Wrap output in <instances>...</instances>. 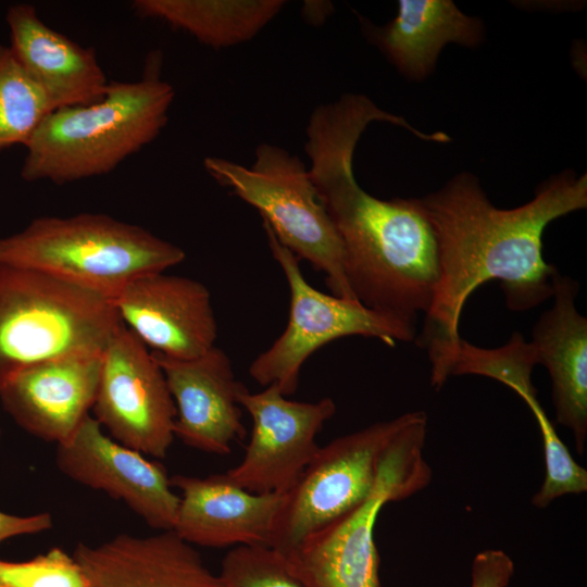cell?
Listing matches in <instances>:
<instances>
[{
    "label": "cell",
    "instance_id": "cell-1",
    "mask_svg": "<svg viewBox=\"0 0 587 587\" xmlns=\"http://www.w3.org/2000/svg\"><path fill=\"white\" fill-rule=\"evenodd\" d=\"M421 201L437 241L439 280L419 342L428 351L430 378L438 379L462 339V311L476 288L498 279L515 312L552 297L558 268L544 259L542 234L553 220L587 207V176L564 171L529 202L499 209L463 172Z\"/></svg>",
    "mask_w": 587,
    "mask_h": 587
},
{
    "label": "cell",
    "instance_id": "cell-2",
    "mask_svg": "<svg viewBox=\"0 0 587 587\" xmlns=\"http://www.w3.org/2000/svg\"><path fill=\"white\" fill-rule=\"evenodd\" d=\"M380 110L344 93L316 107L307 125L308 173L342 246L344 271L358 302L415 326L439 280L438 248L421 199H378L357 183L352 160Z\"/></svg>",
    "mask_w": 587,
    "mask_h": 587
},
{
    "label": "cell",
    "instance_id": "cell-3",
    "mask_svg": "<svg viewBox=\"0 0 587 587\" xmlns=\"http://www.w3.org/2000/svg\"><path fill=\"white\" fill-rule=\"evenodd\" d=\"M159 50L132 82L110 80L102 99L48 114L24 146L21 177L66 184L105 175L151 143L168 121L173 86L162 78Z\"/></svg>",
    "mask_w": 587,
    "mask_h": 587
},
{
    "label": "cell",
    "instance_id": "cell-4",
    "mask_svg": "<svg viewBox=\"0 0 587 587\" xmlns=\"http://www.w3.org/2000/svg\"><path fill=\"white\" fill-rule=\"evenodd\" d=\"M184 260L178 246L102 213L41 216L0 237V266L39 271L110 300L136 278Z\"/></svg>",
    "mask_w": 587,
    "mask_h": 587
},
{
    "label": "cell",
    "instance_id": "cell-5",
    "mask_svg": "<svg viewBox=\"0 0 587 587\" xmlns=\"http://www.w3.org/2000/svg\"><path fill=\"white\" fill-rule=\"evenodd\" d=\"M122 324L101 295L39 271L0 266V388L36 364L102 353Z\"/></svg>",
    "mask_w": 587,
    "mask_h": 587
},
{
    "label": "cell",
    "instance_id": "cell-6",
    "mask_svg": "<svg viewBox=\"0 0 587 587\" xmlns=\"http://www.w3.org/2000/svg\"><path fill=\"white\" fill-rule=\"evenodd\" d=\"M427 424L423 411L404 413L371 496L280 554L303 587H382L375 524L385 504L407 499L429 484L432 470L423 453Z\"/></svg>",
    "mask_w": 587,
    "mask_h": 587
},
{
    "label": "cell",
    "instance_id": "cell-7",
    "mask_svg": "<svg viewBox=\"0 0 587 587\" xmlns=\"http://www.w3.org/2000/svg\"><path fill=\"white\" fill-rule=\"evenodd\" d=\"M203 166L216 183L255 208L298 260L323 272L334 296L357 301L345 275L340 238L299 157L264 142L255 148L250 167L217 157H207Z\"/></svg>",
    "mask_w": 587,
    "mask_h": 587
},
{
    "label": "cell",
    "instance_id": "cell-8",
    "mask_svg": "<svg viewBox=\"0 0 587 587\" xmlns=\"http://www.w3.org/2000/svg\"><path fill=\"white\" fill-rule=\"evenodd\" d=\"M267 243L290 290L286 328L272 346L259 354L249 375L261 386L276 385L287 397L296 392L307 359L324 345L342 337L377 338L387 346L415 338V326L369 309L358 301L326 295L304 278L298 258L263 222Z\"/></svg>",
    "mask_w": 587,
    "mask_h": 587
},
{
    "label": "cell",
    "instance_id": "cell-9",
    "mask_svg": "<svg viewBox=\"0 0 587 587\" xmlns=\"http://www.w3.org/2000/svg\"><path fill=\"white\" fill-rule=\"evenodd\" d=\"M403 414L340 436L320 447L283 496L268 547L286 555L305 538L366 500Z\"/></svg>",
    "mask_w": 587,
    "mask_h": 587
},
{
    "label": "cell",
    "instance_id": "cell-10",
    "mask_svg": "<svg viewBox=\"0 0 587 587\" xmlns=\"http://www.w3.org/2000/svg\"><path fill=\"white\" fill-rule=\"evenodd\" d=\"M93 417L117 442L155 459L172 446L176 407L148 347L124 324L102 352Z\"/></svg>",
    "mask_w": 587,
    "mask_h": 587
},
{
    "label": "cell",
    "instance_id": "cell-11",
    "mask_svg": "<svg viewBox=\"0 0 587 587\" xmlns=\"http://www.w3.org/2000/svg\"><path fill=\"white\" fill-rule=\"evenodd\" d=\"M238 403L251 415L252 432L243 459L225 474L253 494H286L317 452L316 435L336 413V403L328 397L289 400L276 385L254 394L246 387Z\"/></svg>",
    "mask_w": 587,
    "mask_h": 587
},
{
    "label": "cell",
    "instance_id": "cell-12",
    "mask_svg": "<svg viewBox=\"0 0 587 587\" xmlns=\"http://www.w3.org/2000/svg\"><path fill=\"white\" fill-rule=\"evenodd\" d=\"M55 464L70 479L122 500L150 527L173 529L179 496L165 467L108 436L93 416L57 445Z\"/></svg>",
    "mask_w": 587,
    "mask_h": 587
},
{
    "label": "cell",
    "instance_id": "cell-13",
    "mask_svg": "<svg viewBox=\"0 0 587 587\" xmlns=\"http://www.w3.org/2000/svg\"><path fill=\"white\" fill-rule=\"evenodd\" d=\"M112 303L123 324L154 352L191 359L215 346L211 295L196 279L148 274L127 284Z\"/></svg>",
    "mask_w": 587,
    "mask_h": 587
},
{
    "label": "cell",
    "instance_id": "cell-14",
    "mask_svg": "<svg viewBox=\"0 0 587 587\" xmlns=\"http://www.w3.org/2000/svg\"><path fill=\"white\" fill-rule=\"evenodd\" d=\"M152 353L176 407L175 437L203 452L230 453L232 444L246 437L238 403L246 386L228 355L215 346L191 359Z\"/></svg>",
    "mask_w": 587,
    "mask_h": 587
},
{
    "label": "cell",
    "instance_id": "cell-15",
    "mask_svg": "<svg viewBox=\"0 0 587 587\" xmlns=\"http://www.w3.org/2000/svg\"><path fill=\"white\" fill-rule=\"evenodd\" d=\"M102 353L70 355L30 366L0 388L3 409L28 434L60 445L92 410Z\"/></svg>",
    "mask_w": 587,
    "mask_h": 587
},
{
    "label": "cell",
    "instance_id": "cell-16",
    "mask_svg": "<svg viewBox=\"0 0 587 587\" xmlns=\"http://www.w3.org/2000/svg\"><path fill=\"white\" fill-rule=\"evenodd\" d=\"M180 490L173 529L190 545L208 548L267 546L284 494H253L226 474L205 477L176 474Z\"/></svg>",
    "mask_w": 587,
    "mask_h": 587
},
{
    "label": "cell",
    "instance_id": "cell-17",
    "mask_svg": "<svg viewBox=\"0 0 587 587\" xmlns=\"http://www.w3.org/2000/svg\"><path fill=\"white\" fill-rule=\"evenodd\" d=\"M73 557L90 587H225L174 530L118 534L99 545L79 542Z\"/></svg>",
    "mask_w": 587,
    "mask_h": 587
},
{
    "label": "cell",
    "instance_id": "cell-18",
    "mask_svg": "<svg viewBox=\"0 0 587 587\" xmlns=\"http://www.w3.org/2000/svg\"><path fill=\"white\" fill-rule=\"evenodd\" d=\"M10 48L47 96L53 111L102 99L110 80L95 49L48 26L32 4L9 7Z\"/></svg>",
    "mask_w": 587,
    "mask_h": 587
},
{
    "label": "cell",
    "instance_id": "cell-19",
    "mask_svg": "<svg viewBox=\"0 0 587 587\" xmlns=\"http://www.w3.org/2000/svg\"><path fill=\"white\" fill-rule=\"evenodd\" d=\"M578 283L553 276V304L533 328L537 359L549 372L557 422L572 432L578 454L587 440V319L576 309Z\"/></svg>",
    "mask_w": 587,
    "mask_h": 587
},
{
    "label": "cell",
    "instance_id": "cell-20",
    "mask_svg": "<svg viewBox=\"0 0 587 587\" xmlns=\"http://www.w3.org/2000/svg\"><path fill=\"white\" fill-rule=\"evenodd\" d=\"M370 38L407 78L421 80L435 68L450 42L476 47L484 39L482 22L461 12L450 0H401L396 17Z\"/></svg>",
    "mask_w": 587,
    "mask_h": 587
},
{
    "label": "cell",
    "instance_id": "cell-21",
    "mask_svg": "<svg viewBox=\"0 0 587 587\" xmlns=\"http://www.w3.org/2000/svg\"><path fill=\"white\" fill-rule=\"evenodd\" d=\"M283 0H135L134 12L165 22L214 49L251 40L283 9Z\"/></svg>",
    "mask_w": 587,
    "mask_h": 587
},
{
    "label": "cell",
    "instance_id": "cell-22",
    "mask_svg": "<svg viewBox=\"0 0 587 587\" xmlns=\"http://www.w3.org/2000/svg\"><path fill=\"white\" fill-rule=\"evenodd\" d=\"M53 109L10 46L0 45V151L25 146Z\"/></svg>",
    "mask_w": 587,
    "mask_h": 587
},
{
    "label": "cell",
    "instance_id": "cell-23",
    "mask_svg": "<svg viewBox=\"0 0 587 587\" xmlns=\"http://www.w3.org/2000/svg\"><path fill=\"white\" fill-rule=\"evenodd\" d=\"M520 397L538 424L544 447L546 474L540 488L532 499L533 505L542 509L562 496L586 492L587 471L574 460L557 434L537 398V390L524 391Z\"/></svg>",
    "mask_w": 587,
    "mask_h": 587
},
{
    "label": "cell",
    "instance_id": "cell-24",
    "mask_svg": "<svg viewBox=\"0 0 587 587\" xmlns=\"http://www.w3.org/2000/svg\"><path fill=\"white\" fill-rule=\"evenodd\" d=\"M225 587H303L285 559L267 546H237L223 558Z\"/></svg>",
    "mask_w": 587,
    "mask_h": 587
},
{
    "label": "cell",
    "instance_id": "cell-25",
    "mask_svg": "<svg viewBox=\"0 0 587 587\" xmlns=\"http://www.w3.org/2000/svg\"><path fill=\"white\" fill-rule=\"evenodd\" d=\"M0 587H90L73 557L59 547L25 561L0 560Z\"/></svg>",
    "mask_w": 587,
    "mask_h": 587
},
{
    "label": "cell",
    "instance_id": "cell-26",
    "mask_svg": "<svg viewBox=\"0 0 587 587\" xmlns=\"http://www.w3.org/2000/svg\"><path fill=\"white\" fill-rule=\"evenodd\" d=\"M513 573L514 563L503 550L487 549L473 560L471 587H508Z\"/></svg>",
    "mask_w": 587,
    "mask_h": 587
},
{
    "label": "cell",
    "instance_id": "cell-27",
    "mask_svg": "<svg viewBox=\"0 0 587 587\" xmlns=\"http://www.w3.org/2000/svg\"><path fill=\"white\" fill-rule=\"evenodd\" d=\"M53 520L49 512L20 516L0 511V544L20 535H33L51 529Z\"/></svg>",
    "mask_w": 587,
    "mask_h": 587
},
{
    "label": "cell",
    "instance_id": "cell-28",
    "mask_svg": "<svg viewBox=\"0 0 587 587\" xmlns=\"http://www.w3.org/2000/svg\"><path fill=\"white\" fill-rule=\"evenodd\" d=\"M307 3L309 4L304 5V15L310 23L323 22L332 8L330 3L328 2L311 1Z\"/></svg>",
    "mask_w": 587,
    "mask_h": 587
},
{
    "label": "cell",
    "instance_id": "cell-29",
    "mask_svg": "<svg viewBox=\"0 0 587 587\" xmlns=\"http://www.w3.org/2000/svg\"><path fill=\"white\" fill-rule=\"evenodd\" d=\"M0 440H1V428H0Z\"/></svg>",
    "mask_w": 587,
    "mask_h": 587
}]
</instances>
